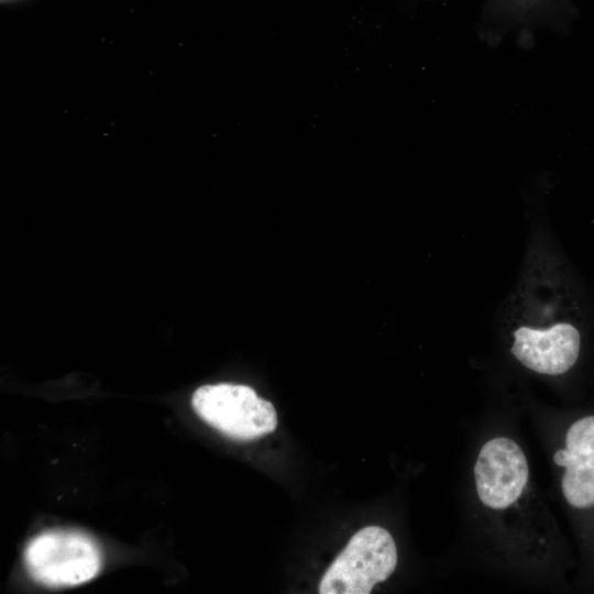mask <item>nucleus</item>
<instances>
[{
  "instance_id": "nucleus-1",
  "label": "nucleus",
  "mask_w": 594,
  "mask_h": 594,
  "mask_svg": "<svg viewBox=\"0 0 594 594\" xmlns=\"http://www.w3.org/2000/svg\"><path fill=\"white\" fill-rule=\"evenodd\" d=\"M24 563L34 581L50 587H68L92 580L102 566L96 541L77 530H47L24 550Z\"/></svg>"
},
{
  "instance_id": "nucleus-2",
  "label": "nucleus",
  "mask_w": 594,
  "mask_h": 594,
  "mask_svg": "<svg viewBox=\"0 0 594 594\" xmlns=\"http://www.w3.org/2000/svg\"><path fill=\"white\" fill-rule=\"evenodd\" d=\"M397 565L392 535L378 526L359 530L339 553L319 584L321 594H369Z\"/></svg>"
},
{
  "instance_id": "nucleus-3",
  "label": "nucleus",
  "mask_w": 594,
  "mask_h": 594,
  "mask_svg": "<svg viewBox=\"0 0 594 594\" xmlns=\"http://www.w3.org/2000/svg\"><path fill=\"white\" fill-rule=\"evenodd\" d=\"M191 406L204 421L232 439H256L277 426L272 403L245 385H204L194 392Z\"/></svg>"
},
{
  "instance_id": "nucleus-4",
  "label": "nucleus",
  "mask_w": 594,
  "mask_h": 594,
  "mask_svg": "<svg viewBox=\"0 0 594 594\" xmlns=\"http://www.w3.org/2000/svg\"><path fill=\"white\" fill-rule=\"evenodd\" d=\"M474 479L483 506L495 512L506 510L527 490L529 469L526 455L510 438H493L479 452Z\"/></svg>"
},
{
  "instance_id": "nucleus-5",
  "label": "nucleus",
  "mask_w": 594,
  "mask_h": 594,
  "mask_svg": "<svg viewBox=\"0 0 594 594\" xmlns=\"http://www.w3.org/2000/svg\"><path fill=\"white\" fill-rule=\"evenodd\" d=\"M581 336L571 323L549 328L520 327L514 333L513 355L527 369L546 375L569 371L580 354Z\"/></svg>"
},
{
  "instance_id": "nucleus-6",
  "label": "nucleus",
  "mask_w": 594,
  "mask_h": 594,
  "mask_svg": "<svg viewBox=\"0 0 594 594\" xmlns=\"http://www.w3.org/2000/svg\"><path fill=\"white\" fill-rule=\"evenodd\" d=\"M557 465L565 468L561 488L574 508L594 506V416L571 425L565 435V448L553 454Z\"/></svg>"
},
{
  "instance_id": "nucleus-7",
  "label": "nucleus",
  "mask_w": 594,
  "mask_h": 594,
  "mask_svg": "<svg viewBox=\"0 0 594 594\" xmlns=\"http://www.w3.org/2000/svg\"><path fill=\"white\" fill-rule=\"evenodd\" d=\"M507 2L513 9L528 10L536 7L538 0H503Z\"/></svg>"
}]
</instances>
